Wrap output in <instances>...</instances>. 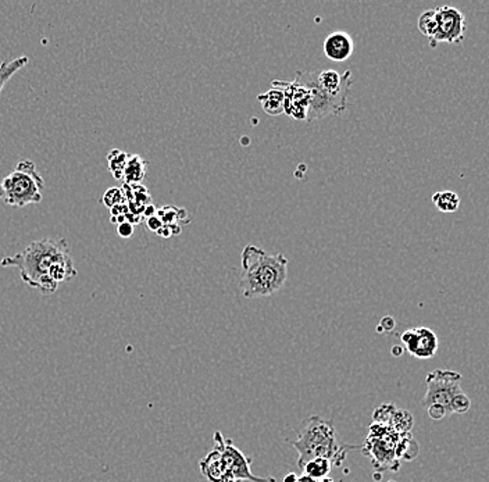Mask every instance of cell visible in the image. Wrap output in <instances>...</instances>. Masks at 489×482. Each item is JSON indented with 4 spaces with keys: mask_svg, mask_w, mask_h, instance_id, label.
Masks as SVG:
<instances>
[{
    "mask_svg": "<svg viewBox=\"0 0 489 482\" xmlns=\"http://www.w3.org/2000/svg\"><path fill=\"white\" fill-rule=\"evenodd\" d=\"M0 265L18 268L21 279L44 295L54 294L60 284L78 274L64 238L35 241L23 252L6 256Z\"/></svg>",
    "mask_w": 489,
    "mask_h": 482,
    "instance_id": "obj_1",
    "label": "cell"
},
{
    "mask_svg": "<svg viewBox=\"0 0 489 482\" xmlns=\"http://www.w3.org/2000/svg\"><path fill=\"white\" fill-rule=\"evenodd\" d=\"M288 259L268 255L266 251L246 245L242 251V274L239 288L246 299L267 298L278 292L288 278Z\"/></svg>",
    "mask_w": 489,
    "mask_h": 482,
    "instance_id": "obj_2",
    "label": "cell"
},
{
    "mask_svg": "<svg viewBox=\"0 0 489 482\" xmlns=\"http://www.w3.org/2000/svg\"><path fill=\"white\" fill-rule=\"evenodd\" d=\"M292 447L298 452V467H302L314 459H325L334 467H339L349 450L356 449L355 445H344L337 433L332 421L324 420L318 416L308 418L299 433L296 440H291Z\"/></svg>",
    "mask_w": 489,
    "mask_h": 482,
    "instance_id": "obj_3",
    "label": "cell"
},
{
    "mask_svg": "<svg viewBox=\"0 0 489 482\" xmlns=\"http://www.w3.org/2000/svg\"><path fill=\"white\" fill-rule=\"evenodd\" d=\"M44 181L32 160L20 162L16 169L0 179V199L14 207H25L42 202Z\"/></svg>",
    "mask_w": 489,
    "mask_h": 482,
    "instance_id": "obj_4",
    "label": "cell"
},
{
    "mask_svg": "<svg viewBox=\"0 0 489 482\" xmlns=\"http://www.w3.org/2000/svg\"><path fill=\"white\" fill-rule=\"evenodd\" d=\"M461 375L452 370H435L427 375V392L421 404L424 407L437 406L444 409L447 414H452L450 406L453 399L461 394L460 388Z\"/></svg>",
    "mask_w": 489,
    "mask_h": 482,
    "instance_id": "obj_5",
    "label": "cell"
},
{
    "mask_svg": "<svg viewBox=\"0 0 489 482\" xmlns=\"http://www.w3.org/2000/svg\"><path fill=\"white\" fill-rule=\"evenodd\" d=\"M318 73L311 71H298L295 80L310 92V107L308 114V121L318 120L327 116H339L345 109L346 103H342L320 88L317 81Z\"/></svg>",
    "mask_w": 489,
    "mask_h": 482,
    "instance_id": "obj_6",
    "label": "cell"
},
{
    "mask_svg": "<svg viewBox=\"0 0 489 482\" xmlns=\"http://www.w3.org/2000/svg\"><path fill=\"white\" fill-rule=\"evenodd\" d=\"M215 447L220 452L228 471L232 474V477L235 480H238L239 482H275L274 478L256 477L250 471L252 459L248 457L242 450H239L231 439L224 438L220 431H217L215 434Z\"/></svg>",
    "mask_w": 489,
    "mask_h": 482,
    "instance_id": "obj_7",
    "label": "cell"
},
{
    "mask_svg": "<svg viewBox=\"0 0 489 482\" xmlns=\"http://www.w3.org/2000/svg\"><path fill=\"white\" fill-rule=\"evenodd\" d=\"M435 11L438 30L434 40L430 42L431 47H435L438 44H456L463 42L467 31L464 14L453 6H442L435 8Z\"/></svg>",
    "mask_w": 489,
    "mask_h": 482,
    "instance_id": "obj_8",
    "label": "cell"
},
{
    "mask_svg": "<svg viewBox=\"0 0 489 482\" xmlns=\"http://www.w3.org/2000/svg\"><path fill=\"white\" fill-rule=\"evenodd\" d=\"M400 341L404 349L416 359H433L438 351V337L427 327H414L402 332Z\"/></svg>",
    "mask_w": 489,
    "mask_h": 482,
    "instance_id": "obj_9",
    "label": "cell"
},
{
    "mask_svg": "<svg viewBox=\"0 0 489 482\" xmlns=\"http://www.w3.org/2000/svg\"><path fill=\"white\" fill-rule=\"evenodd\" d=\"M272 87L282 89L285 95V114L295 120H306L310 107V92L295 78L294 81H272Z\"/></svg>",
    "mask_w": 489,
    "mask_h": 482,
    "instance_id": "obj_10",
    "label": "cell"
},
{
    "mask_svg": "<svg viewBox=\"0 0 489 482\" xmlns=\"http://www.w3.org/2000/svg\"><path fill=\"white\" fill-rule=\"evenodd\" d=\"M317 81L320 88L325 93L342 103H346L348 90L354 83L352 71L348 70L344 74H339L335 70H324L317 74Z\"/></svg>",
    "mask_w": 489,
    "mask_h": 482,
    "instance_id": "obj_11",
    "label": "cell"
},
{
    "mask_svg": "<svg viewBox=\"0 0 489 482\" xmlns=\"http://www.w3.org/2000/svg\"><path fill=\"white\" fill-rule=\"evenodd\" d=\"M354 49H355L354 38L351 37V34L344 31L331 32L322 44V52L325 57L337 63L349 60L351 56L354 54Z\"/></svg>",
    "mask_w": 489,
    "mask_h": 482,
    "instance_id": "obj_12",
    "label": "cell"
},
{
    "mask_svg": "<svg viewBox=\"0 0 489 482\" xmlns=\"http://www.w3.org/2000/svg\"><path fill=\"white\" fill-rule=\"evenodd\" d=\"M200 471L209 482H239L228 471L222 454L216 447L200 460Z\"/></svg>",
    "mask_w": 489,
    "mask_h": 482,
    "instance_id": "obj_13",
    "label": "cell"
},
{
    "mask_svg": "<svg viewBox=\"0 0 489 482\" xmlns=\"http://www.w3.org/2000/svg\"><path fill=\"white\" fill-rule=\"evenodd\" d=\"M265 113L268 116H281L285 113V95L282 89L272 87L258 96Z\"/></svg>",
    "mask_w": 489,
    "mask_h": 482,
    "instance_id": "obj_14",
    "label": "cell"
},
{
    "mask_svg": "<svg viewBox=\"0 0 489 482\" xmlns=\"http://www.w3.org/2000/svg\"><path fill=\"white\" fill-rule=\"evenodd\" d=\"M146 160H143L139 155H130L123 173L124 183L139 185L146 176Z\"/></svg>",
    "mask_w": 489,
    "mask_h": 482,
    "instance_id": "obj_15",
    "label": "cell"
},
{
    "mask_svg": "<svg viewBox=\"0 0 489 482\" xmlns=\"http://www.w3.org/2000/svg\"><path fill=\"white\" fill-rule=\"evenodd\" d=\"M433 203L441 213H456L460 207V196L453 191H438L433 195Z\"/></svg>",
    "mask_w": 489,
    "mask_h": 482,
    "instance_id": "obj_16",
    "label": "cell"
},
{
    "mask_svg": "<svg viewBox=\"0 0 489 482\" xmlns=\"http://www.w3.org/2000/svg\"><path fill=\"white\" fill-rule=\"evenodd\" d=\"M332 467L334 466L328 460H325V459H314V460L308 462L302 467V471H303V476L310 477L315 481H320V480H324V478L328 477V474L331 473Z\"/></svg>",
    "mask_w": 489,
    "mask_h": 482,
    "instance_id": "obj_17",
    "label": "cell"
},
{
    "mask_svg": "<svg viewBox=\"0 0 489 482\" xmlns=\"http://www.w3.org/2000/svg\"><path fill=\"white\" fill-rule=\"evenodd\" d=\"M417 27L420 32L430 40V42L434 40L437 30H438V21H437V11L434 10H425L423 14L418 17Z\"/></svg>",
    "mask_w": 489,
    "mask_h": 482,
    "instance_id": "obj_18",
    "label": "cell"
},
{
    "mask_svg": "<svg viewBox=\"0 0 489 482\" xmlns=\"http://www.w3.org/2000/svg\"><path fill=\"white\" fill-rule=\"evenodd\" d=\"M30 61V59L27 56H20L17 59H14L13 61H4L0 66V93L3 90V87L6 85V83L20 70L23 68L27 63Z\"/></svg>",
    "mask_w": 489,
    "mask_h": 482,
    "instance_id": "obj_19",
    "label": "cell"
},
{
    "mask_svg": "<svg viewBox=\"0 0 489 482\" xmlns=\"http://www.w3.org/2000/svg\"><path fill=\"white\" fill-rule=\"evenodd\" d=\"M128 156H130L128 153L121 152L120 149H113L109 153V156H107L109 171L113 174L116 179H123V173H124Z\"/></svg>",
    "mask_w": 489,
    "mask_h": 482,
    "instance_id": "obj_20",
    "label": "cell"
},
{
    "mask_svg": "<svg viewBox=\"0 0 489 482\" xmlns=\"http://www.w3.org/2000/svg\"><path fill=\"white\" fill-rule=\"evenodd\" d=\"M102 202L104 206H107L109 209H113L119 205H123V203H127L126 202V198H124V193L121 191V188H109L103 198H102Z\"/></svg>",
    "mask_w": 489,
    "mask_h": 482,
    "instance_id": "obj_21",
    "label": "cell"
},
{
    "mask_svg": "<svg viewBox=\"0 0 489 482\" xmlns=\"http://www.w3.org/2000/svg\"><path fill=\"white\" fill-rule=\"evenodd\" d=\"M471 407V400L470 397L466 394H459L452 402V406H450V411L452 414L456 413V414H464L469 411V409Z\"/></svg>",
    "mask_w": 489,
    "mask_h": 482,
    "instance_id": "obj_22",
    "label": "cell"
},
{
    "mask_svg": "<svg viewBox=\"0 0 489 482\" xmlns=\"http://www.w3.org/2000/svg\"><path fill=\"white\" fill-rule=\"evenodd\" d=\"M179 210L174 206H164L160 210H157V217L163 221L164 225L176 224L179 219Z\"/></svg>",
    "mask_w": 489,
    "mask_h": 482,
    "instance_id": "obj_23",
    "label": "cell"
},
{
    "mask_svg": "<svg viewBox=\"0 0 489 482\" xmlns=\"http://www.w3.org/2000/svg\"><path fill=\"white\" fill-rule=\"evenodd\" d=\"M117 234L121 236V238H131L133 235V225L131 222L126 221V222H121L119 224L117 227Z\"/></svg>",
    "mask_w": 489,
    "mask_h": 482,
    "instance_id": "obj_24",
    "label": "cell"
},
{
    "mask_svg": "<svg viewBox=\"0 0 489 482\" xmlns=\"http://www.w3.org/2000/svg\"><path fill=\"white\" fill-rule=\"evenodd\" d=\"M146 225H147V228H149L150 231L157 232L164 224H163V221L159 219L157 216H155V217H150V219H146Z\"/></svg>",
    "mask_w": 489,
    "mask_h": 482,
    "instance_id": "obj_25",
    "label": "cell"
},
{
    "mask_svg": "<svg viewBox=\"0 0 489 482\" xmlns=\"http://www.w3.org/2000/svg\"><path fill=\"white\" fill-rule=\"evenodd\" d=\"M155 216H157V209H156L152 203H149L147 206H145L143 213H142V217L147 219H150V217H155Z\"/></svg>",
    "mask_w": 489,
    "mask_h": 482,
    "instance_id": "obj_26",
    "label": "cell"
},
{
    "mask_svg": "<svg viewBox=\"0 0 489 482\" xmlns=\"http://www.w3.org/2000/svg\"><path fill=\"white\" fill-rule=\"evenodd\" d=\"M156 234H157L159 236H162V238H170V236H173V232H171L170 225H163Z\"/></svg>",
    "mask_w": 489,
    "mask_h": 482,
    "instance_id": "obj_27",
    "label": "cell"
},
{
    "mask_svg": "<svg viewBox=\"0 0 489 482\" xmlns=\"http://www.w3.org/2000/svg\"><path fill=\"white\" fill-rule=\"evenodd\" d=\"M381 325L382 327H388V331H390V330H392L395 327V320L392 317H384L381 320Z\"/></svg>",
    "mask_w": 489,
    "mask_h": 482,
    "instance_id": "obj_28",
    "label": "cell"
}]
</instances>
